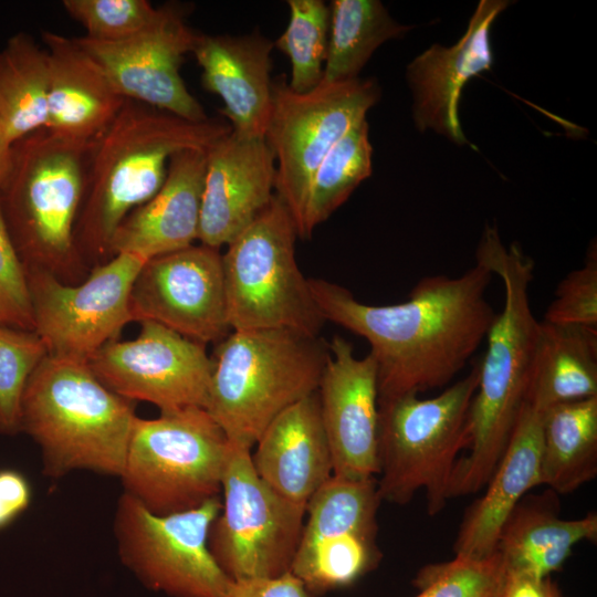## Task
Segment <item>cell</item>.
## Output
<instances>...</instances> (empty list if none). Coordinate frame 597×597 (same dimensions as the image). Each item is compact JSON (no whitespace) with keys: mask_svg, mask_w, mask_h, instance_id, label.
Listing matches in <instances>:
<instances>
[{"mask_svg":"<svg viewBox=\"0 0 597 597\" xmlns=\"http://www.w3.org/2000/svg\"><path fill=\"white\" fill-rule=\"evenodd\" d=\"M295 222L274 193L222 254L232 331L289 329L318 336L325 323L295 259Z\"/></svg>","mask_w":597,"mask_h":597,"instance_id":"ba28073f","label":"cell"},{"mask_svg":"<svg viewBox=\"0 0 597 597\" xmlns=\"http://www.w3.org/2000/svg\"><path fill=\"white\" fill-rule=\"evenodd\" d=\"M221 511L209 548L232 580L291 572L306 507L276 493L255 472L251 449L230 442L221 478Z\"/></svg>","mask_w":597,"mask_h":597,"instance_id":"8fae6325","label":"cell"},{"mask_svg":"<svg viewBox=\"0 0 597 597\" xmlns=\"http://www.w3.org/2000/svg\"><path fill=\"white\" fill-rule=\"evenodd\" d=\"M231 132L218 119L190 122L156 107L125 100L92 142L85 189L75 224V244L92 269L111 259L113 235L124 218L163 186L172 155L207 150Z\"/></svg>","mask_w":597,"mask_h":597,"instance_id":"7a4b0ae2","label":"cell"},{"mask_svg":"<svg viewBox=\"0 0 597 597\" xmlns=\"http://www.w3.org/2000/svg\"><path fill=\"white\" fill-rule=\"evenodd\" d=\"M227 597H316L292 572L276 577L233 580Z\"/></svg>","mask_w":597,"mask_h":597,"instance_id":"74e56055","label":"cell"},{"mask_svg":"<svg viewBox=\"0 0 597 597\" xmlns=\"http://www.w3.org/2000/svg\"><path fill=\"white\" fill-rule=\"evenodd\" d=\"M544 412L524 401L509 443L485 488L460 524L455 556L481 559L496 553L507 516L530 490L542 485L541 453Z\"/></svg>","mask_w":597,"mask_h":597,"instance_id":"d4e9b609","label":"cell"},{"mask_svg":"<svg viewBox=\"0 0 597 597\" xmlns=\"http://www.w3.org/2000/svg\"><path fill=\"white\" fill-rule=\"evenodd\" d=\"M509 3L481 0L454 45L433 44L408 64L406 77L413 95L417 129H432L458 145L468 143L458 114L461 92L471 77L490 70L491 28Z\"/></svg>","mask_w":597,"mask_h":597,"instance_id":"ffe728a7","label":"cell"},{"mask_svg":"<svg viewBox=\"0 0 597 597\" xmlns=\"http://www.w3.org/2000/svg\"><path fill=\"white\" fill-rule=\"evenodd\" d=\"M475 256L502 280L505 297L485 338L488 348L471 405L469 452L454 465L449 499L481 491L495 470L524 405L538 327L528 296L531 258L517 243L505 248L496 226L485 227Z\"/></svg>","mask_w":597,"mask_h":597,"instance_id":"3957f363","label":"cell"},{"mask_svg":"<svg viewBox=\"0 0 597 597\" xmlns=\"http://www.w3.org/2000/svg\"><path fill=\"white\" fill-rule=\"evenodd\" d=\"M206 151L185 149L171 156L160 189L117 227L111 258L127 253L146 261L198 241Z\"/></svg>","mask_w":597,"mask_h":597,"instance_id":"603a6c76","label":"cell"},{"mask_svg":"<svg viewBox=\"0 0 597 597\" xmlns=\"http://www.w3.org/2000/svg\"><path fill=\"white\" fill-rule=\"evenodd\" d=\"M499 597H565L551 578L535 579L505 573Z\"/></svg>","mask_w":597,"mask_h":597,"instance_id":"ab89813d","label":"cell"},{"mask_svg":"<svg viewBox=\"0 0 597 597\" xmlns=\"http://www.w3.org/2000/svg\"><path fill=\"white\" fill-rule=\"evenodd\" d=\"M274 42L259 31L243 35L199 33L192 49L202 87L218 95L220 113L240 138H264L272 105Z\"/></svg>","mask_w":597,"mask_h":597,"instance_id":"44dd1931","label":"cell"},{"mask_svg":"<svg viewBox=\"0 0 597 597\" xmlns=\"http://www.w3.org/2000/svg\"><path fill=\"white\" fill-rule=\"evenodd\" d=\"M132 321H150L207 345L231 332L222 253L205 244L157 255L140 266L130 289Z\"/></svg>","mask_w":597,"mask_h":597,"instance_id":"e0dca14e","label":"cell"},{"mask_svg":"<svg viewBox=\"0 0 597 597\" xmlns=\"http://www.w3.org/2000/svg\"><path fill=\"white\" fill-rule=\"evenodd\" d=\"M289 22L274 48L291 63L287 83L296 93L316 87L323 80L327 54L329 7L322 0H289Z\"/></svg>","mask_w":597,"mask_h":597,"instance_id":"1f68e13d","label":"cell"},{"mask_svg":"<svg viewBox=\"0 0 597 597\" xmlns=\"http://www.w3.org/2000/svg\"><path fill=\"white\" fill-rule=\"evenodd\" d=\"M491 279L476 262L454 277H422L406 302L392 305L362 303L326 280L308 284L325 322L369 344L379 401L446 387L465 367L496 317L485 295Z\"/></svg>","mask_w":597,"mask_h":597,"instance_id":"6da1fadb","label":"cell"},{"mask_svg":"<svg viewBox=\"0 0 597 597\" xmlns=\"http://www.w3.org/2000/svg\"><path fill=\"white\" fill-rule=\"evenodd\" d=\"M65 12L86 30V38L116 42L145 29L157 7L148 0H63Z\"/></svg>","mask_w":597,"mask_h":597,"instance_id":"e575fe53","label":"cell"},{"mask_svg":"<svg viewBox=\"0 0 597 597\" xmlns=\"http://www.w3.org/2000/svg\"><path fill=\"white\" fill-rule=\"evenodd\" d=\"M328 355L318 336L232 331L217 344L205 409L230 442L252 449L273 419L317 391Z\"/></svg>","mask_w":597,"mask_h":597,"instance_id":"8992f818","label":"cell"},{"mask_svg":"<svg viewBox=\"0 0 597 597\" xmlns=\"http://www.w3.org/2000/svg\"><path fill=\"white\" fill-rule=\"evenodd\" d=\"M380 502L376 478L334 475L310 499L291 572L312 594L349 587L378 566Z\"/></svg>","mask_w":597,"mask_h":597,"instance_id":"5bb4252c","label":"cell"},{"mask_svg":"<svg viewBox=\"0 0 597 597\" xmlns=\"http://www.w3.org/2000/svg\"><path fill=\"white\" fill-rule=\"evenodd\" d=\"M87 364L116 395L160 411L205 408L213 370L206 345L150 321L140 322L136 338L108 342Z\"/></svg>","mask_w":597,"mask_h":597,"instance_id":"9a60e30c","label":"cell"},{"mask_svg":"<svg viewBox=\"0 0 597 597\" xmlns=\"http://www.w3.org/2000/svg\"><path fill=\"white\" fill-rule=\"evenodd\" d=\"M0 305L8 325L34 331L24 266L0 206Z\"/></svg>","mask_w":597,"mask_h":597,"instance_id":"8d00e7d4","label":"cell"},{"mask_svg":"<svg viewBox=\"0 0 597 597\" xmlns=\"http://www.w3.org/2000/svg\"><path fill=\"white\" fill-rule=\"evenodd\" d=\"M144 262L121 253L93 266L77 284H66L44 271H25L34 332L49 355L87 363L117 339L133 322L129 294Z\"/></svg>","mask_w":597,"mask_h":597,"instance_id":"4fadbf2b","label":"cell"},{"mask_svg":"<svg viewBox=\"0 0 597 597\" xmlns=\"http://www.w3.org/2000/svg\"><path fill=\"white\" fill-rule=\"evenodd\" d=\"M49 65L44 48L20 31L0 50V127L13 145L45 127Z\"/></svg>","mask_w":597,"mask_h":597,"instance_id":"f1b7e54d","label":"cell"},{"mask_svg":"<svg viewBox=\"0 0 597 597\" xmlns=\"http://www.w3.org/2000/svg\"><path fill=\"white\" fill-rule=\"evenodd\" d=\"M12 157V144L7 139L0 127V186L10 168Z\"/></svg>","mask_w":597,"mask_h":597,"instance_id":"60d3db41","label":"cell"},{"mask_svg":"<svg viewBox=\"0 0 597 597\" xmlns=\"http://www.w3.org/2000/svg\"><path fill=\"white\" fill-rule=\"evenodd\" d=\"M251 452L258 475L286 500L306 507L333 476L332 454L317 391L282 411Z\"/></svg>","mask_w":597,"mask_h":597,"instance_id":"cb8c5ba5","label":"cell"},{"mask_svg":"<svg viewBox=\"0 0 597 597\" xmlns=\"http://www.w3.org/2000/svg\"><path fill=\"white\" fill-rule=\"evenodd\" d=\"M49 92L45 129L62 140L87 146L112 123L126 98L75 38L44 31Z\"/></svg>","mask_w":597,"mask_h":597,"instance_id":"7402d4cb","label":"cell"},{"mask_svg":"<svg viewBox=\"0 0 597 597\" xmlns=\"http://www.w3.org/2000/svg\"><path fill=\"white\" fill-rule=\"evenodd\" d=\"M0 323L7 324V322H6V316H4V314H3V311H2V308H1V305H0Z\"/></svg>","mask_w":597,"mask_h":597,"instance_id":"b9f144b4","label":"cell"},{"mask_svg":"<svg viewBox=\"0 0 597 597\" xmlns=\"http://www.w3.org/2000/svg\"><path fill=\"white\" fill-rule=\"evenodd\" d=\"M596 474L597 397L547 409L542 423V485L568 494Z\"/></svg>","mask_w":597,"mask_h":597,"instance_id":"83f0119b","label":"cell"},{"mask_svg":"<svg viewBox=\"0 0 597 597\" xmlns=\"http://www.w3.org/2000/svg\"><path fill=\"white\" fill-rule=\"evenodd\" d=\"M556 493L528 495L516 504L503 524L496 552L505 573L535 579L559 570L578 543L597 540V514L564 520Z\"/></svg>","mask_w":597,"mask_h":597,"instance_id":"484cf974","label":"cell"},{"mask_svg":"<svg viewBox=\"0 0 597 597\" xmlns=\"http://www.w3.org/2000/svg\"><path fill=\"white\" fill-rule=\"evenodd\" d=\"M229 446L202 407L136 417L119 475L124 493L159 515L198 507L221 494Z\"/></svg>","mask_w":597,"mask_h":597,"instance_id":"9c48e42d","label":"cell"},{"mask_svg":"<svg viewBox=\"0 0 597 597\" xmlns=\"http://www.w3.org/2000/svg\"><path fill=\"white\" fill-rule=\"evenodd\" d=\"M371 157L365 119L347 132L316 168L307 189L300 238H310L371 175Z\"/></svg>","mask_w":597,"mask_h":597,"instance_id":"4dcf8cb0","label":"cell"},{"mask_svg":"<svg viewBox=\"0 0 597 597\" xmlns=\"http://www.w3.org/2000/svg\"><path fill=\"white\" fill-rule=\"evenodd\" d=\"M49 355L41 337L0 323V432H20V409L29 378Z\"/></svg>","mask_w":597,"mask_h":597,"instance_id":"d6a6232c","label":"cell"},{"mask_svg":"<svg viewBox=\"0 0 597 597\" xmlns=\"http://www.w3.org/2000/svg\"><path fill=\"white\" fill-rule=\"evenodd\" d=\"M188 12L184 4L165 3L157 7L155 18L145 29L125 40L75 39L124 98L190 122H203L209 117L180 74L185 55L192 52L199 34L187 23Z\"/></svg>","mask_w":597,"mask_h":597,"instance_id":"2e32d148","label":"cell"},{"mask_svg":"<svg viewBox=\"0 0 597 597\" xmlns=\"http://www.w3.org/2000/svg\"><path fill=\"white\" fill-rule=\"evenodd\" d=\"M329 355L317 394L333 475L367 480L378 474L377 369L368 354L356 357L342 336L328 343Z\"/></svg>","mask_w":597,"mask_h":597,"instance_id":"ac0fdd59","label":"cell"},{"mask_svg":"<svg viewBox=\"0 0 597 597\" xmlns=\"http://www.w3.org/2000/svg\"><path fill=\"white\" fill-rule=\"evenodd\" d=\"M91 145L72 144L41 128L12 145L0 186L1 211L24 270H39L66 284L91 269L75 244Z\"/></svg>","mask_w":597,"mask_h":597,"instance_id":"5b68a950","label":"cell"},{"mask_svg":"<svg viewBox=\"0 0 597 597\" xmlns=\"http://www.w3.org/2000/svg\"><path fill=\"white\" fill-rule=\"evenodd\" d=\"M275 161L264 138H240L231 132L206 151L198 241L228 245L271 202Z\"/></svg>","mask_w":597,"mask_h":597,"instance_id":"d6986e66","label":"cell"},{"mask_svg":"<svg viewBox=\"0 0 597 597\" xmlns=\"http://www.w3.org/2000/svg\"><path fill=\"white\" fill-rule=\"evenodd\" d=\"M31 498V486L23 474L11 469L0 470V530L28 509Z\"/></svg>","mask_w":597,"mask_h":597,"instance_id":"f35d334b","label":"cell"},{"mask_svg":"<svg viewBox=\"0 0 597 597\" xmlns=\"http://www.w3.org/2000/svg\"><path fill=\"white\" fill-rule=\"evenodd\" d=\"M480 365L481 358L436 397L408 394L378 401L376 479L381 501L407 504L422 490L430 515L444 507L459 454L470 446Z\"/></svg>","mask_w":597,"mask_h":597,"instance_id":"52a82bcc","label":"cell"},{"mask_svg":"<svg viewBox=\"0 0 597 597\" xmlns=\"http://www.w3.org/2000/svg\"><path fill=\"white\" fill-rule=\"evenodd\" d=\"M505 579L500 554L472 559L454 556L449 562L420 568L413 586L415 597H499Z\"/></svg>","mask_w":597,"mask_h":597,"instance_id":"836d02e7","label":"cell"},{"mask_svg":"<svg viewBox=\"0 0 597 597\" xmlns=\"http://www.w3.org/2000/svg\"><path fill=\"white\" fill-rule=\"evenodd\" d=\"M597 397V328L538 322L525 402L553 406Z\"/></svg>","mask_w":597,"mask_h":597,"instance_id":"4316f807","label":"cell"},{"mask_svg":"<svg viewBox=\"0 0 597 597\" xmlns=\"http://www.w3.org/2000/svg\"><path fill=\"white\" fill-rule=\"evenodd\" d=\"M220 511L217 496L191 510L159 515L123 493L114 519L118 556L154 591L170 597H227L233 580L208 544Z\"/></svg>","mask_w":597,"mask_h":597,"instance_id":"7c38bea8","label":"cell"},{"mask_svg":"<svg viewBox=\"0 0 597 597\" xmlns=\"http://www.w3.org/2000/svg\"><path fill=\"white\" fill-rule=\"evenodd\" d=\"M380 97L373 78L322 82L296 93L287 76L273 78L272 105L264 139L275 161L276 197L291 213L300 238L307 189L327 153Z\"/></svg>","mask_w":597,"mask_h":597,"instance_id":"30bf717a","label":"cell"},{"mask_svg":"<svg viewBox=\"0 0 597 597\" xmlns=\"http://www.w3.org/2000/svg\"><path fill=\"white\" fill-rule=\"evenodd\" d=\"M329 7L327 54L323 80L349 81L385 42L401 38L412 27L395 21L378 0H333Z\"/></svg>","mask_w":597,"mask_h":597,"instance_id":"f546056e","label":"cell"},{"mask_svg":"<svg viewBox=\"0 0 597 597\" xmlns=\"http://www.w3.org/2000/svg\"><path fill=\"white\" fill-rule=\"evenodd\" d=\"M137 416L85 362L48 355L23 391L20 431L40 447L44 473L74 470L119 476Z\"/></svg>","mask_w":597,"mask_h":597,"instance_id":"277c9868","label":"cell"},{"mask_svg":"<svg viewBox=\"0 0 597 597\" xmlns=\"http://www.w3.org/2000/svg\"><path fill=\"white\" fill-rule=\"evenodd\" d=\"M544 321L597 328V251L591 244L585 264L569 272L557 285Z\"/></svg>","mask_w":597,"mask_h":597,"instance_id":"d590c367","label":"cell"}]
</instances>
